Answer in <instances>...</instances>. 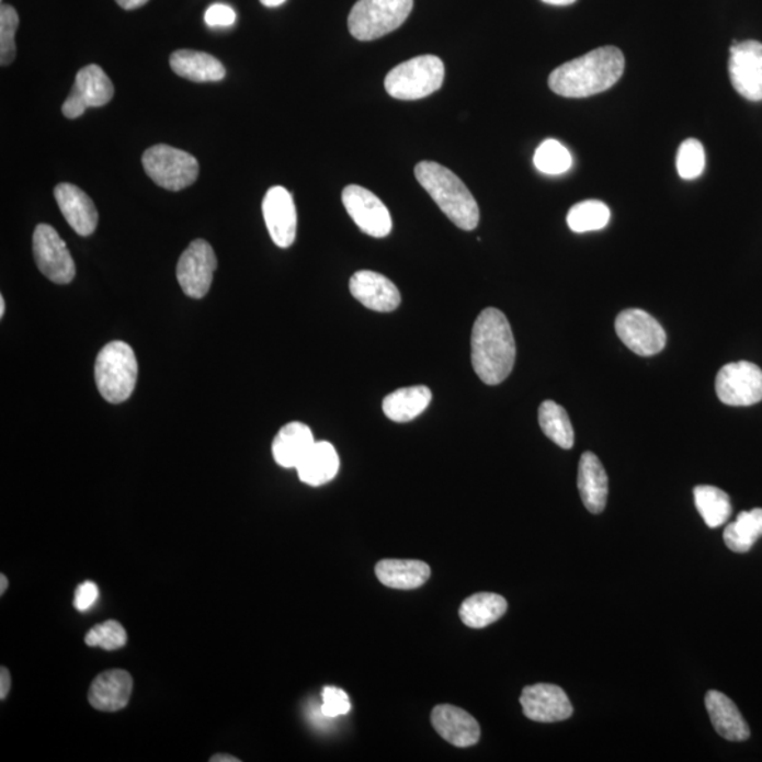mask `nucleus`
Listing matches in <instances>:
<instances>
[{
    "label": "nucleus",
    "instance_id": "obj_1",
    "mask_svg": "<svg viewBox=\"0 0 762 762\" xmlns=\"http://www.w3.org/2000/svg\"><path fill=\"white\" fill-rule=\"evenodd\" d=\"M518 348L508 317L496 308L480 312L471 331V365L485 385L498 386L513 371Z\"/></svg>",
    "mask_w": 762,
    "mask_h": 762
},
{
    "label": "nucleus",
    "instance_id": "obj_2",
    "mask_svg": "<svg viewBox=\"0 0 762 762\" xmlns=\"http://www.w3.org/2000/svg\"><path fill=\"white\" fill-rule=\"evenodd\" d=\"M624 66L623 53L617 47H600L558 67L549 76V88L565 98L596 95L616 86Z\"/></svg>",
    "mask_w": 762,
    "mask_h": 762
},
{
    "label": "nucleus",
    "instance_id": "obj_3",
    "mask_svg": "<svg viewBox=\"0 0 762 762\" xmlns=\"http://www.w3.org/2000/svg\"><path fill=\"white\" fill-rule=\"evenodd\" d=\"M416 177L422 189L457 228L476 229L480 219L479 205L459 177L434 161L418 163Z\"/></svg>",
    "mask_w": 762,
    "mask_h": 762
},
{
    "label": "nucleus",
    "instance_id": "obj_4",
    "mask_svg": "<svg viewBox=\"0 0 762 762\" xmlns=\"http://www.w3.org/2000/svg\"><path fill=\"white\" fill-rule=\"evenodd\" d=\"M137 359L133 349L122 341L102 348L95 362L98 390L107 402L121 405L132 396L137 382Z\"/></svg>",
    "mask_w": 762,
    "mask_h": 762
},
{
    "label": "nucleus",
    "instance_id": "obj_5",
    "mask_svg": "<svg viewBox=\"0 0 762 762\" xmlns=\"http://www.w3.org/2000/svg\"><path fill=\"white\" fill-rule=\"evenodd\" d=\"M445 66L440 57L411 58L387 73L385 87L388 95L400 101H417L430 96L444 83Z\"/></svg>",
    "mask_w": 762,
    "mask_h": 762
},
{
    "label": "nucleus",
    "instance_id": "obj_6",
    "mask_svg": "<svg viewBox=\"0 0 762 762\" xmlns=\"http://www.w3.org/2000/svg\"><path fill=\"white\" fill-rule=\"evenodd\" d=\"M414 8V0H357L349 14L352 36L372 42L397 31Z\"/></svg>",
    "mask_w": 762,
    "mask_h": 762
},
{
    "label": "nucleus",
    "instance_id": "obj_7",
    "mask_svg": "<svg viewBox=\"0 0 762 762\" xmlns=\"http://www.w3.org/2000/svg\"><path fill=\"white\" fill-rule=\"evenodd\" d=\"M146 174L161 189L181 191L198 179V160L190 152L167 145H156L141 159Z\"/></svg>",
    "mask_w": 762,
    "mask_h": 762
},
{
    "label": "nucleus",
    "instance_id": "obj_8",
    "mask_svg": "<svg viewBox=\"0 0 762 762\" xmlns=\"http://www.w3.org/2000/svg\"><path fill=\"white\" fill-rule=\"evenodd\" d=\"M716 393L723 405L749 407L762 400V371L751 362L723 366L716 377Z\"/></svg>",
    "mask_w": 762,
    "mask_h": 762
},
{
    "label": "nucleus",
    "instance_id": "obj_9",
    "mask_svg": "<svg viewBox=\"0 0 762 762\" xmlns=\"http://www.w3.org/2000/svg\"><path fill=\"white\" fill-rule=\"evenodd\" d=\"M33 253L38 270L56 284L71 283L76 263L57 230L47 224L37 225L33 235Z\"/></svg>",
    "mask_w": 762,
    "mask_h": 762
},
{
    "label": "nucleus",
    "instance_id": "obj_10",
    "mask_svg": "<svg viewBox=\"0 0 762 762\" xmlns=\"http://www.w3.org/2000/svg\"><path fill=\"white\" fill-rule=\"evenodd\" d=\"M616 332L624 345L637 355H657L667 345V333L656 318L642 309H626L618 314Z\"/></svg>",
    "mask_w": 762,
    "mask_h": 762
},
{
    "label": "nucleus",
    "instance_id": "obj_11",
    "mask_svg": "<svg viewBox=\"0 0 762 762\" xmlns=\"http://www.w3.org/2000/svg\"><path fill=\"white\" fill-rule=\"evenodd\" d=\"M218 260L206 240L196 239L181 254L177 264V278L185 295L191 298H204L213 285Z\"/></svg>",
    "mask_w": 762,
    "mask_h": 762
},
{
    "label": "nucleus",
    "instance_id": "obj_12",
    "mask_svg": "<svg viewBox=\"0 0 762 762\" xmlns=\"http://www.w3.org/2000/svg\"><path fill=\"white\" fill-rule=\"evenodd\" d=\"M115 88L111 78L96 64L83 67L78 71L70 95L62 103V115L68 120H77L88 107H101L112 101Z\"/></svg>",
    "mask_w": 762,
    "mask_h": 762
},
{
    "label": "nucleus",
    "instance_id": "obj_13",
    "mask_svg": "<svg viewBox=\"0 0 762 762\" xmlns=\"http://www.w3.org/2000/svg\"><path fill=\"white\" fill-rule=\"evenodd\" d=\"M342 203L346 213L363 234L372 238H386L393 229L391 215L372 191L361 185H348L342 193Z\"/></svg>",
    "mask_w": 762,
    "mask_h": 762
},
{
    "label": "nucleus",
    "instance_id": "obj_14",
    "mask_svg": "<svg viewBox=\"0 0 762 762\" xmlns=\"http://www.w3.org/2000/svg\"><path fill=\"white\" fill-rule=\"evenodd\" d=\"M730 80L747 101H762V43H732L729 60Z\"/></svg>",
    "mask_w": 762,
    "mask_h": 762
},
{
    "label": "nucleus",
    "instance_id": "obj_15",
    "mask_svg": "<svg viewBox=\"0 0 762 762\" xmlns=\"http://www.w3.org/2000/svg\"><path fill=\"white\" fill-rule=\"evenodd\" d=\"M262 208L273 242L278 248H289L297 236V209L293 195L284 186H272L264 195Z\"/></svg>",
    "mask_w": 762,
    "mask_h": 762
},
{
    "label": "nucleus",
    "instance_id": "obj_16",
    "mask_svg": "<svg viewBox=\"0 0 762 762\" xmlns=\"http://www.w3.org/2000/svg\"><path fill=\"white\" fill-rule=\"evenodd\" d=\"M524 715L538 723H555L569 719L573 707L562 687L550 683L524 687L520 697Z\"/></svg>",
    "mask_w": 762,
    "mask_h": 762
},
{
    "label": "nucleus",
    "instance_id": "obj_17",
    "mask_svg": "<svg viewBox=\"0 0 762 762\" xmlns=\"http://www.w3.org/2000/svg\"><path fill=\"white\" fill-rule=\"evenodd\" d=\"M349 288L353 297L372 311L391 312L401 304V295L396 284L385 275L371 270L353 274Z\"/></svg>",
    "mask_w": 762,
    "mask_h": 762
},
{
    "label": "nucleus",
    "instance_id": "obj_18",
    "mask_svg": "<svg viewBox=\"0 0 762 762\" xmlns=\"http://www.w3.org/2000/svg\"><path fill=\"white\" fill-rule=\"evenodd\" d=\"M431 723L437 735L452 746L465 749L478 744L480 726L468 712L452 705L436 706L431 713Z\"/></svg>",
    "mask_w": 762,
    "mask_h": 762
},
{
    "label": "nucleus",
    "instance_id": "obj_19",
    "mask_svg": "<svg viewBox=\"0 0 762 762\" xmlns=\"http://www.w3.org/2000/svg\"><path fill=\"white\" fill-rule=\"evenodd\" d=\"M54 196L64 218L78 235L90 236L95 232L100 215L95 204L81 189L68 183L58 184L54 189Z\"/></svg>",
    "mask_w": 762,
    "mask_h": 762
},
{
    "label": "nucleus",
    "instance_id": "obj_20",
    "mask_svg": "<svg viewBox=\"0 0 762 762\" xmlns=\"http://www.w3.org/2000/svg\"><path fill=\"white\" fill-rule=\"evenodd\" d=\"M133 691L130 673L123 670L102 672L93 680L88 693L93 709L100 712H120L127 706Z\"/></svg>",
    "mask_w": 762,
    "mask_h": 762
},
{
    "label": "nucleus",
    "instance_id": "obj_21",
    "mask_svg": "<svg viewBox=\"0 0 762 762\" xmlns=\"http://www.w3.org/2000/svg\"><path fill=\"white\" fill-rule=\"evenodd\" d=\"M578 489L584 508L600 514L606 508L609 478L602 462L593 452H584L579 462Z\"/></svg>",
    "mask_w": 762,
    "mask_h": 762
},
{
    "label": "nucleus",
    "instance_id": "obj_22",
    "mask_svg": "<svg viewBox=\"0 0 762 762\" xmlns=\"http://www.w3.org/2000/svg\"><path fill=\"white\" fill-rule=\"evenodd\" d=\"M706 709L715 730L723 739L729 741H746L750 737V727L742 719L736 703L725 693L709 691L706 695Z\"/></svg>",
    "mask_w": 762,
    "mask_h": 762
},
{
    "label": "nucleus",
    "instance_id": "obj_23",
    "mask_svg": "<svg viewBox=\"0 0 762 762\" xmlns=\"http://www.w3.org/2000/svg\"><path fill=\"white\" fill-rule=\"evenodd\" d=\"M316 444L312 431L303 422H289L273 441V456L283 468H297Z\"/></svg>",
    "mask_w": 762,
    "mask_h": 762
},
{
    "label": "nucleus",
    "instance_id": "obj_24",
    "mask_svg": "<svg viewBox=\"0 0 762 762\" xmlns=\"http://www.w3.org/2000/svg\"><path fill=\"white\" fill-rule=\"evenodd\" d=\"M171 70L194 82H218L226 76L224 64L208 53L177 50L170 57Z\"/></svg>",
    "mask_w": 762,
    "mask_h": 762
},
{
    "label": "nucleus",
    "instance_id": "obj_25",
    "mask_svg": "<svg viewBox=\"0 0 762 762\" xmlns=\"http://www.w3.org/2000/svg\"><path fill=\"white\" fill-rule=\"evenodd\" d=\"M376 577L387 588L411 590L427 583L431 569L421 560L385 559L376 565Z\"/></svg>",
    "mask_w": 762,
    "mask_h": 762
},
{
    "label": "nucleus",
    "instance_id": "obj_26",
    "mask_svg": "<svg viewBox=\"0 0 762 762\" xmlns=\"http://www.w3.org/2000/svg\"><path fill=\"white\" fill-rule=\"evenodd\" d=\"M298 478L305 485L318 486L327 485L337 478L339 470V456L335 447L329 442H316L304 457L302 464L297 466Z\"/></svg>",
    "mask_w": 762,
    "mask_h": 762
},
{
    "label": "nucleus",
    "instance_id": "obj_27",
    "mask_svg": "<svg viewBox=\"0 0 762 762\" xmlns=\"http://www.w3.org/2000/svg\"><path fill=\"white\" fill-rule=\"evenodd\" d=\"M432 393L427 386L398 388L383 400V411L388 420L410 422L431 405Z\"/></svg>",
    "mask_w": 762,
    "mask_h": 762
},
{
    "label": "nucleus",
    "instance_id": "obj_28",
    "mask_svg": "<svg viewBox=\"0 0 762 762\" xmlns=\"http://www.w3.org/2000/svg\"><path fill=\"white\" fill-rule=\"evenodd\" d=\"M508 612V602L496 593H476L462 603L459 609L460 621L470 628H485L490 626Z\"/></svg>",
    "mask_w": 762,
    "mask_h": 762
},
{
    "label": "nucleus",
    "instance_id": "obj_29",
    "mask_svg": "<svg viewBox=\"0 0 762 762\" xmlns=\"http://www.w3.org/2000/svg\"><path fill=\"white\" fill-rule=\"evenodd\" d=\"M762 537V509L742 511L735 523L727 525L723 538L732 553L746 554Z\"/></svg>",
    "mask_w": 762,
    "mask_h": 762
},
{
    "label": "nucleus",
    "instance_id": "obj_30",
    "mask_svg": "<svg viewBox=\"0 0 762 762\" xmlns=\"http://www.w3.org/2000/svg\"><path fill=\"white\" fill-rule=\"evenodd\" d=\"M695 504L707 527L719 528L727 523L732 513L729 494L715 486H696L693 490Z\"/></svg>",
    "mask_w": 762,
    "mask_h": 762
},
{
    "label": "nucleus",
    "instance_id": "obj_31",
    "mask_svg": "<svg viewBox=\"0 0 762 762\" xmlns=\"http://www.w3.org/2000/svg\"><path fill=\"white\" fill-rule=\"evenodd\" d=\"M538 421L541 430L564 450H570L575 444L572 422L567 410L555 401H544L539 407Z\"/></svg>",
    "mask_w": 762,
    "mask_h": 762
},
{
    "label": "nucleus",
    "instance_id": "obj_32",
    "mask_svg": "<svg viewBox=\"0 0 762 762\" xmlns=\"http://www.w3.org/2000/svg\"><path fill=\"white\" fill-rule=\"evenodd\" d=\"M610 220V209L602 201L589 200L570 208L567 223L570 230L577 234L593 232L606 228Z\"/></svg>",
    "mask_w": 762,
    "mask_h": 762
},
{
    "label": "nucleus",
    "instance_id": "obj_33",
    "mask_svg": "<svg viewBox=\"0 0 762 762\" xmlns=\"http://www.w3.org/2000/svg\"><path fill=\"white\" fill-rule=\"evenodd\" d=\"M537 170L547 175L565 174L572 167V156L567 147L558 140L548 139L541 143L534 155Z\"/></svg>",
    "mask_w": 762,
    "mask_h": 762
},
{
    "label": "nucleus",
    "instance_id": "obj_34",
    "mask_svg": "<svg viewBox=\"0 0 762 762\" xmlns=\"http://www.w3.org/2000/svg\"><path fill=\"white\" fill-rule=\"evenodd\" d=\"M19 27V14L11 4L0 7V64L2 67L11 66L16 57V36Z\"/></svg>",
    "mask_w": 762,
    "mask_h": 762
},
{
    "label": "nucleus",
    "instance_id": "obj_35",
    "mask_svg": "<svg viewBox=\"0 0 762 762\" xmlns=\"http://www.w3.org/2000/svg\"><path fill=\"white\" fill-rule=\"evenodd\" d=\"M706 157L702 143L687 139L678 150L676 169L683 180H695L705 170Z\"/></svg>",
    "mask_w": 762,
    "mask_h": 762
},
{
    "label": "nucleus",
    "instance_id": "obj_36",
    "mask_svg": "<svg viewBox=\"0 0 762 762\" xmlns=\"http://www.w3.org/2000/svg\"><path fill=\"white\" fill-rule=\"evenodd\" d=\"M127 642V634L121 623L107 621L96 624L88 632L86 644L88 647H100L106 651L120 650Z\"/></svg>",
    "mask_w": 762,
    "mask_h": 762
},
{
    "label": "nucleus",
    "instance_id": "obj_37",
    "mask_svg": "<svg viewBox=\"0 0 762 762\" xmlns=\"http://www.w3.org/2000/svg\"><path fill=\"white\" fill-rule=\"evenodd\" d=\"M351 707V701H349V696L345 691L333 686L323 687L321 706L323 716L331 717V719H333V717L348 715Z\"/></svg>",
    "mask_w": 762,
    "mask_h": 762
},
{
    "label": "nucleus",
    "instance_id": "obj_38",
    "mask_svg": "<svg viewBox=\"0 0 762 762\" xmlns=\"http://www.w3.org/2000/svg\"><path fill=\"white\" fill-rule=\"evenodd\" d=\"M236 22L232 8L224 3H215L205 13V23L211 27H229Z\"/></svg>",
    "mask_w": 762,
    "mask_h": 762
},
{
    "label": "nucleus",
    "instance_id": "obj_39",
    "mask_svg": "<svg viewBox=\"0 0 762 762\" xmlns=\"http://www.w3.org/2000/svg\"><path fill=\"white\" fill-rule=\"evenodd\" d=\"M98 596H100V590H98L96 584L93 582H83L77 589L73 606H76L78 612H86V610L93 606Z\"/></svg>",
    "mask_w": 762,
    "mask_h": 762
},
{
    "label": "nucleus",
    "instance_id": "obj_40",
    "mask_svg": "<svg viewBox=\"0 0 762 762\" xmlns=\"http://www.w3.org/2000/svg\"><path fill=\"white\" fill-rule=\"evenodd\" d=\"M11 673L3 667L2 670H0V697H2V700L8 696L9 691H11Z\"/></svg>",
    "mask_w": 762,
    "mask_h": 762
},
{
    "label": "nucleus",
    "instance_id": "obj_41",
    "mask_svg": "<svg viewBox=\"0 0 762 762\" xmlns=\"http://www.w3.org/2000/svg\"><path fill=\"white\" fill-rule=\"evenodd\" d=\"M147 2H149V0H116V3L120 4L122 9H125V11H135V9L145 7Z\"/></svg>",
    "mask_w": 762,
    "mask_h": 762
},
{
    "label": "nucleus",
    "instance_id": "obj_42",
    "mask_svg": "<svg viewBox=\"0 0 762 762\" xmlns=\"http://www.w3.org/2000/svg\"><path fill=\"white\" fill-rule=\"evenodd\" d=\"M213 762H239L238 759H235L232 755H225V754H218L214 755L213 759H211Z\"/></svg>",
    "mask_w": 762,
    "mask_h": 762
},
{
    "label": "nucleus",
    "instance_id": "obj_43",
    "mask_svg": "<svg viewBox=\"0 0 762 762\" xmlns=\"http://www.w3.org/2000/svg\"><path fill=\"white\" fill-rule=\"evenodd\" d=\"M543 2L554 4V7H568V4H572L577 0H543Z\"/></svg>",
    "mask_w": 762,
    "mask_h": 762
},
{
    "label": "nucleus",
    "instance_id": "obj_44",
    "mask_svg": "<svg viewBox=\"0 0 762 762\" xmlns=\"http://www.w3.org/2000/svg\"><path fill=\"white\" fill-rule=\"evenodd\" d=\"M264 7L268 8H277L282 7V4L285 2V0H260Z\"/></svg>",
    "mask_w": 762,
    "mask_h": 762
},
{
    "label": "nucleus",
    "instance_id": "obj_45",
    "mask_svg": "<svg viewBox=\"0 0 762 762\" xmlns=\"http://www.w3.org/2000/svg\"><path fill=\"white\" fill-rule=\"evenodd\" d=\"M8 589V579L4 577V575H0V594H3L7 592Z\"/></svg>",
    "mask_w": 762,
    "mask_h": 762
},
{
    "label": "nucleus",
    "instance_id": "obj_46",
    "mask_svg": "<svg viewBox=\"0 0 762 762\" xmlns=\"http://www.w3.org/2000/svg\"><path fill=\"white\" fill-rule=\"evenodd\" d=\"M4 316V299L0 297V317Z\"/></svg>",
    "mask_w": 762,
    "mask_h": 762
}]
</instances>
